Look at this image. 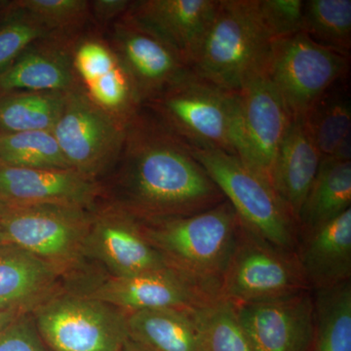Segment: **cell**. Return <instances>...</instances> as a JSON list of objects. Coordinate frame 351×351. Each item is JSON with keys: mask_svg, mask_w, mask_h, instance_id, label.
<instances>
[{"mask_svg": "<svg viewBox=\"0 0 351 351\" xmlns=\"http://www.w3.org/2000/svg\"><path fill=\"white\" fill-rule=\"evenodd\" d=\"M100 184L103 200L138 221L191 216L226 200L189 145L144 107L126 126L119 159Z\"/></svg>", "mask_w": 351, "mask_h": 351, "instance_id": "obj_1", "label": "cell"}, {"mask_svg": "<svg viewBox=\"0 0 351 351\" xmlns=\"http://www.w3.org/2000/svg\"><path fill=\"white\" fill-rule=\"evenodd\" d=\"M138 223L145 239L172 269L219 298L241 226L228 200L191 216Z\"/></svg>", "mask_w": 351, "mask_h": 351, "instance_id": "obj_2", "label": "cell"}, {"mask_svg": "<svg viewBox=\"0 0 351 351\" xmlns=\"http://www.w3.org/2000/svg\"><path fill=\"white\" fill-rule=\"evenodd\" d=\"M272 40L257 0H219L191 69L203 80L237 93L265 63Z\"/></svg>", "mask_w": 351, "mask_h": 351, "instance_id": "obj_3", "label": "cell"}, {"mask_svg": "<svg viewBox=\"0 0 351 351\" xmlns=\"http://www.w3.org/2000/svg\"><path fill=\"white\" fill-rule=\"evenodd\" d=\"M182 142L237 156V94L189 71L142 106Z\"/></svg>", "mask_w": 351, "mask_h": 351, "instance_id": "obj_4", "label": "cell"}, {"mask_svg": "<svg viewBox=\"0 0 351 351\" xmlns=\"http://www.w3.org/2000/svg\"><path fill=\"white\" fill-rule=\"evenodd\" d=\"M189 147L235 210L242 226L276 248L295 254L299 239L297 221L269 184L237 156Z\"/></svg>", "mask_w": 351, "mask_h": 351, "instance_id": "obj_5", "label": "cell"}, {"mask_svg": "<svg viewBox=\"0 0 351 351\" xmlns=\"http://www.w3.org/2000/svg\"><path fill=\"white\" fill-rule=\"evenodd\" d=\"M49 351H122L127 313L88 295H53L31 313Z\"/></svg>", "mask_w": 351, "mask_h": 351, "instance_id": "obj_6", "label": "cell"}, {"mask_svg": "<svg viewBox=\"0 0 351 351\" xmlns=\"http://www.w3.org/2000/svg\"><path fill=\"white\" fill-rule=\"evenodd\" d=\"M350 66V56L299 32L271 41L263 69L295 119L304 117L332 85L346 80Z\"/></svg>", "mask_w": 351, "mask_h": 351, "instance_id": "obj_7", "label": "cell"}, {"mask_svg": "<svg viewBox=\"0 0 351 351\" xmlns=\"http://www.w3.org/2000/svg\"><path fill=\"white\" fill-rule=\"evenodd\" d=\"M94 212L71 205L17 204L0 218V225L9 244L63 271L86 253Z\"/></svg>", "mask_w": 351, "mask_h": 351, "instance_id": "obj_8", "label": "cell"}, {"mask_svg": "<svg viewBox=\"0 0 351 351\" xmlns=\"http://www.w3.org/2000/svg\"><path fill=\"white\" fill-rule=\"evenodd\" d=\"M304 291L311 290L295 254L263 241L241 225L219 298L241 306Z\"/></svg>", "mask_w": 351, "mask_h": 351, "instance_id": "obj_9", "label": "cell"}, {"mask_svg": "<svg viewBox=\"0 0 351 351\" xmlns=\"http://www.w3.org/2000/svg\"><path fill=\"white\" fill-rule=\"evenodd\" d=\"M126 127L97 107L80 85L69 90L52 133L71 169L101 182L119 159Z\"/></svg>", "mask_w": 351, "mask_h": 351, "instance_id": "obj_10", "label": "cell"}, {"mask_svg": "<svg viewBox=\"0 0 351 351\" xmlns=\"http://www.w3.org/2000/svg\"><path fill=\"white\" fill-rule=\"evenodd\" d=\"M237 94V156L271 186L274 160L292 117L263 66L251 73Z\"/></svg>", "mask_w": 351, "mask_h": 351, "instance_id": "obj_11", "label": "cell"}, {"mask_svg": "<svg viewBox=\"0 0 351 351\" xmlns=\"http://www.w3.org/2000/svg\"><path fill=\"white\" fill-rule=\"evenodd\" d=\"M71 58L78 85L88 98L120 124L128 125L142 103L105 34L90 23L73 39Z\"/></svg>", "mask_w": 351, "mask_h": 351, "instance_id": "obj_12", "label": "cell"}, {"mask_svg": "<svg viewBox=\"0 0 351 351\" xmlns=\"http://www.w3.org/2000/svg\"><path fill=\"white\" fill-rule=\"evenodd\" d=\"M104 34L128 71L142 106L191 71L172 47L128 11Z\"/></svg>", "mask_w": 351, "mask_h": 351, "instance_id": "obj_13", "label": "cell"}, {"mask_svg": "<svg viewBox=\"0 0 351 351\" xmlns=\"http://www.w3.org/2000/svg\"><path fill=\"white\" fill-rule=\"evenodd\" d=\"M233 306L252 350L311 351L314 334L311 291Z\"/></svg>", "mask_w": 351, "mask_h": 351, "instance_id": "obj_14", "label": "cell"}, {"mask_svg": "<svg viewBox=\"0 0 351 351\" xmlns=\"http://www.w3.org/2000/svg\"><path fill=\"white\" fill-rule=\"evenodd\" d=\"M112 276H130L172 269L141 230L137 219L120 208L101 203L95 210L86 243Z\"/></svg>", "mask_w": 351, "mask_h": 351, "instance_id": "obj_15", "label": "cell"}, {"mask_svg": "<svg viewBox=\"0 0 351 351\" xmlns=\"http://www.w3.org/2000/svg\"><path fill=\"white\" fill-rule=\"evenodd\" d=\"M87 295L127 313L160 308L196 311L219 299L174 269L112 276Z\"/></svg>", "mask_w": 351, "mask_h": 351, "instance_id": "obj_16", "label": "cell"}, {"mask_svg": "<svg viewBox=\"0 0 351 351\" xmlns=\"http://www.w3.org/2000/svg\"><path fill=\"white\" fill-rule=\"evenodd\" d=\"M0 196L16 204L71 205L95 211L103 201V191L100 182L71 168L0 165Z\"/></svg>", "mask_w": 351, "mask_h": 351, "instance_id": "obj_17", "label": "cell"}, {"mask_svg": "<svg viewBox=\"0 0 351 351\" xmlns=\"http://www.w3.org/2000/svg\"><path fill=\"white\" fill-rule=\"evenodd\" d=\"M219 0H133L128 13L180 55L189 68Z\"/></svg>", "mask_w": 351, "mask_h": 351, "instance_id": "obj_18", "label": "cell"}, {"mask_svg": "<svg viewBox=\"0 0 351 351\" xmlns=\"http://www.w3.org/2000/svg\"><path fill=\"white\" fill-rule=\"evenodd\" d=\"M80 32L56 34L32 43L0 75V94L11 91L68 92L77 86L71 45Z\"/></svg>", "mask_w": 351, "mask_h": 351, "instance_id": "obj_19", "label": "cell"}, {"mask_svg": "<svg viewBox=\"0 0 351 351\" xmlns=\"http://www.w3.org/2000/svg\"><path fill=\"white\" fill-rule=\"evenodd\" d=\"M295 255L313 292L351 281V208L326 225L300 232Z\"/></svg>", "mask_w": 351, "mask_h": 351, "instance_id": "obj_20", "label": "cell"}, {"mask_svg": "<svg viewBox=\"0 0 351 351\" xmlns=\"http://www.w3.org/2000/svg\"><path fill=\"white\" fill-rule=\"evenodd\" d=\"M62 271L13 244L0 246V311L29 313L55 295Z\"/></svg>", "mask_w": 351, "mask_h": 351, "instance_id": "obj_21", "label": "cell"}, {"mask_svg": "<svg viewBox=\"0 0 351 351\" xmlns=\"http://www.w3.org/2000/svg\"><path fill=\"white\" fill-rule=\"evenodd\" d=\"M321 159L302 119H293L274 160L271 186L295 221Z\"/></svg>", "mask_w": 351, "mask_h": 351, "instance_id": "obj_22", "label": "cell"}, {"mask_svg": "<svg viewBox=\"0 0 351 351\" xmlns=\"http://www.w3.org/2000/svg\"><path fill=\"white\" fill-rule=\"evenodd\" d=\"M193 313L175 308L127 313L129 339L149 351H202Z\"/></svg>", "mask_w": 351, "mask_h": 351, "instance_id": "obj_23", "label": "cell"}, {"mask_svg": "<svg viewBox=\"0 0 351 351\" xmlns=\"http://www.w3.org/2000/svg\"><path fill=\"white\" fill-rule=\"evenodd\" d=\"M350 208L351 160L322 158L298 214L299 233L326 225Z\"/></svg>", "mask_w": 351, "mask_h": 351, "instance_id": "obj_24", "label": "cell"}, {"mask_svg": "<svg viewBox=\"0 0 351 351\" xmlns=\"http://www.w3.org/2000/svg\"><path fill=\"white\" fill-rule=\"evenodd\" d=\"M346 80L332 85L302 117L322 158L334 157L350 137L351 103Z\"/></svg>", "mask_w": 351, "mask_h": 351, "instance_id": "obj_25", "label": "cell"}, {"mask_svg": "<svg viewBox=\"0 0 351 351\" xmlns=\"http://www.w3.org/2000/svg\"><path fill=\"white\" fill-rule=\"evenodd\" d=\"M63 91L0 94V133L52 131L66 100Z\"/></svg>", "mask_w": 351, "mask_h": 351, "instance_id": "obj_26", "label": "cell"}, {"mask_svg": "<svg viewBox=\"0 0 351 351\" xmlns=\"http://www.w3.org/2000/svg\"><path fill=\"white\" fill-rule=\"evenodd\" d=\"M311 351H351V281L313 295Z\"/></svg>", "mask_w": 351, "mask_h": 351, "instance_id": "obj_27", "label": "cell"}, {"mask_svg": "<svg viewBox=\"0 0 351 351\" xmlns=\"http://www.w3.org/2000/svg\"><path fill=\"white\" fill-rule=\"evenodd\" d=\"M301 32L321 46L350 56V0H306Z\"/></svg>", "mask_w": 351, "mask_h": 351, "instance_id": "obj_28", "label": "cell"}, {"mask_svg": "<svg viewBox=\"0 0 351 351\" xmlns=\"http://www.w3.org/2000/svg\"><path fill=\"white\" fill-rule=\"evenodd\" d=\"M0 165L49 169L71 168L52 131L0 133Z\"/></svg>", "mask_w": 351, "mask_h": 351, "instance_id": "obj_29", "label": "cell"}, {"mask_svg": "<svg viewBox=\"0 0 351 351\" xmlns=\"http://www.w3.org/2000/svg\"><path fill=\"white\" fill-rule=\"evenodd\" d=\"M193 314L202 351H253L230 302L219 299Z\"/></svg>", "mask_w": 351, "mask_h": 351, "instance_id": "obj_30", "label": "cell"}, {"mask_svg": "<svg viewBox=\"0 0 351 351\" xmlns=\"http://www.w3.org/2000/svg\"><path fill=\"white\" fill-rule=\"evenodd\" d=\"M56 34L62 32L46 27L17 0H6L0 10V75L34 41Z\"/></svg>", "mask_w": 351, "mask_h": 351, "instance_id": "obj_31", "label": "cell"}, {"mask_svg": "<svg viewBox=\"0 0 351 351\" xmlns=\"http://www.w3.org/2000/svg\"><path fill=\"white\" fill-rule=\"evenodd\" d=\"M23 8L52 31L82 32L90 24L89 0H17Z\"/></svg>", "mask_w": 351, "mask_h": 351, "instance_id": "obj_32", "label": "cell"}, {"mask_svg": "<svg viewBox=\"0 0 351 351\" xmlns=\"http://www.w3.org/2000/svg\"><path fill=\"white\" fill-rule=\"evenodd\" d=\"M302 0H257L258 12L272 39L301 32Z\"/></svg>", "mask_w": 351, "mask_h": 351, "instance_id": "obj_33", "label": "cell"}, {"mask_svg": "<svg viewBox=\"0 0 351 351\" xmlns=\"http://www.w3.org/2000/svg\"><path fill=\"white\" fill-rule=\"evenodd\" d=\"M0 351H49L31 313H21L0 330Z\"/></svg>", "mask_w": 351, "mask_h": 351, "instance_id": "obj_34", "label": "cell"}, {"mask_svg": "<svg viewBox=\"0 0 351 351\" xmlns=\"http://www.w3.org/2000/svg\"><path fill=\"white\" fill-rule=\"evenodd\" d=\"M133 0H89L90 23L103 32L128 11Z\"/></svg>", "mask_w": 351, "mask_h": 351, "instance_id": "obj_35", "label": "cell"}, {"mask_svg": "<svg viewBox=\"0 0 351 351\" xmlns=\"http://www.w3.org/2000/svg\"><path fill=\"white\" fill-rule=\"evenodd\" d=\"M21 313H13V311H0V330L7 326L11 321L15 319Z\"/></svg>", "mask_w": 351, "mask_h": 351, "instance_id": "obj_36", "label": "cell"}, {"mask_svg": "<svg viewBox=\"0 0 351 351\" xmlns=\"http://www.w3.org/2000/svg\"><path fill=\"white\" fill-rule=\"evenodd\" d=\"M15 205L17 204L0 196V218H2V217H3L11 208L15 206Z\"/></svg>", "mask_w": 351, "mask_h": 351, "instance_id": "obj_37", "label": "cell"}, {"mask_svg": "<svg viewBox=\"0 0 351 351\" xmlns=\"http://www.w3.org/2000/svg\"><path fill=\"white\" fill-rule=\"evenodd\" d=\"M122 351H149L147 350V348H143L142 346L138 345L135 341H132V339H128L124 343L123 348H122Z\"/></svg>", "mask_w": 351, "mask_h": 351, "instance_id": "obj_38", "label": "cell"}, {"mask_svg": "<svg viewBox=\"0 0 351 351\" xmlns=\"http://www.w3.org/2000/svg\"><path fill=\"white\" fill-rule=\"evenodd\" d=\"M9 244L8 241H7L5 233L3 232V228H2L1 225H0V246L1 245Z\"/></svg>", "mask_w": 351, "mask_h": 351, "instance_id": "obj_39", "label": "cell"}, {"mask_svg": "<svg viewBox=\"0 0 351 351\" xmlns=\"http://www.w3.org/2000/svg\"><path fill=\"white\" fill-rule=\"evenodd\" d=\"M6 0H0V10H1L2 7L5 5Z\"/></svg>", "mask_w": 351, "mask_h": 351, "instance_id": "obj_40", "label": "cell"}]
</instances>
